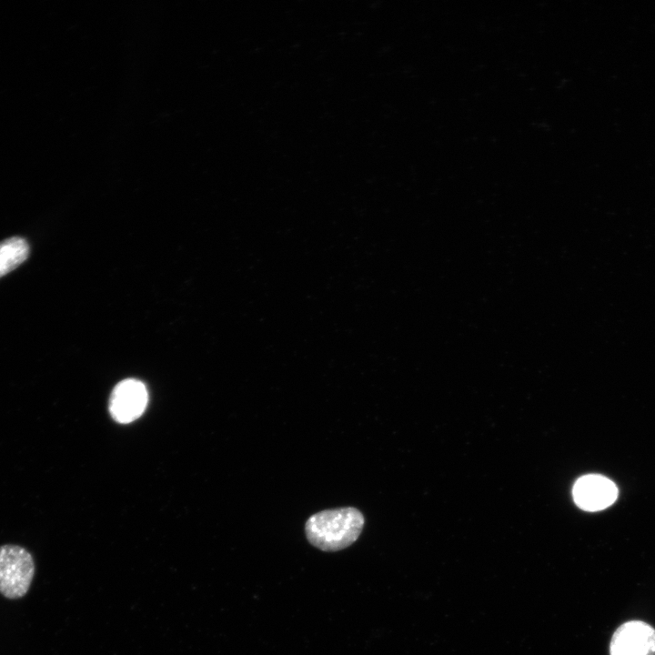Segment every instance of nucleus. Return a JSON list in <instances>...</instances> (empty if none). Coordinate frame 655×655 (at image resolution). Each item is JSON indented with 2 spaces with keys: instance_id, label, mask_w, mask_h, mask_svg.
I'll list each match as a JSON object with an SVG mask.
<instances>
[{
  "instance_id": "obj_5",
  "label": "nucleus",
  "mask_w": 655,
  "mask_h": 655,
  "mask_svg": "<svg viewBox=\"0 0 655 655\" xmlns=\"http://www.w3.org/2000/svg\"><path fill=\"white\" fill-rule=\"evenodd\" d=\"M618 496L616 485L600 475L579 478L573 488V498L582 509L597 511L610 506Z\"/></svg>"
},
{
  "instance_id": "obj_3",
  "label": "nucleus",
  "mask_w": 655,
  "mask_h": 655,
  "mask_svg": "<svg viewBox=\"0 0 655 655\" xmlns=\"http://www.w3.org/2000/svg\"><path fill=\"white\" fill-rule=\"evenodd\" d=\"M610 655H655V628L631 620L620 624L610 641Z\"/></svg>"
},
{
  "instance_id": "obj_4",
  "label": "nucleus",
  "mask_w": 655,
  "mask_h": 655,
  "mask_svg": "<svg viewBox=\"0 0 655 655\" xmlns=\"http://www.w3.org/2000/svg\"><path fill=\"white\" fill-rule=\"evenodd\" d=\"M147 402L148 393L145 384L135 378H127L114 388L109 411L116 421L129 423L143 414Z\"/></svg>"
},
{
  "instance_id": "obj_6",
  "label": "nucleus",
  "mask_w": 655,
  "mask_h": 655,
  "mask_svg": "<svg viewBox=\"0 0 655 655\" xmlns=\"http://www.w3.org/2000/svg\"><path fill=\"white\" fill-rule=\"evenodd\" d=\"M27 241L18 236L0 241V277L15 269L29 256Z\"/></svg>"
},
{
  "instance_id": "obj_1",
  "label": "nucleus",
  "mask_w": 655,
  "mask_h": 655,
  "mask_svg": "<svg viewBox=\"0 0 655 655\" xmlns=\"http://www.w3.org/2000/svg\"><path fill=\"white\" fill-rule=\"evenodd\" d=\"M365 523L361 511L345 507L313 514L305 524L308 542L323 551H338L353 544Z\"/></svg>"
},
{
  "instance_id": "obj_2",
  "label": "nucleus",
  "mask_w": 655,
  "mask_h": 655,
  "mask_svg": "<svg viewBox=\"0 0 655 655\" xmlns=\"http://www.w3.org/2000/svg\"><path fill=\"white\" fill-rule=\"evenodd\" d=\"M35 571L32 554L15 544L0 546V593L8 600L23 598L29 590Z\"/></svg>"
}]
</instances>
